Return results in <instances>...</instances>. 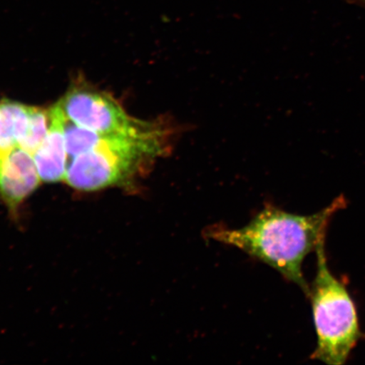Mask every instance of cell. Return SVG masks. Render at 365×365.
<instances>
[{
    "instance_id": "1",
    "label": "cell",
    "mask_w": 365,
    "mask_h": 365,
    "mask_svg": "<svg viewBox=\"0 0 365 365\" xmlns=\"http://www.w3.org/2000/svg\"><path fill=\"white\" fill-rule=\"evenodd\" d=\"M346 203L344 196L340 195L327 207L309 216L295 215L267 204L247 225L238 230L214 226L205 232V236L235 246L268 264L298 285L309 298L310 289L302 272L304 259L326 240L332 217Z\"/></svg>"
},
{
    "instance_id": "2",
    "label": "cell",
    "mask_w": 365,
    "mask_h": 365,
    "mask_svg": "<svg viewBox=\"0 0 365 365\" xmlns=\"http://www.w3.org/2000/svg\"><path fill=\"white\" fill-rule=\"evenodd\" d=\"M175 133L170 125L140 136L104 135L86 130L84 153L68 160L65 182L86 192L114 186L130 188L155 159L168 153Z\"/></svg>"
},
{
    "instance_id": "3",
    "label": "cell",
    "mask_w": 365,
    "mask_h": 365,
    "mask_svg": "<svg viewBox=\"0 0 365 365\" xmlns=\"http://www.w3.org/2000/svg\"><path fill=\"white\" fill-rule=\"evenodd\" d=\"M316 251L317 272L309 296L317 334V346L312 359L342 365L362 336L357 309L345 285L328 267L325 240Z\"/></svg>"
},
{
    "instance_id": "4",
    "label": "cell",
    "mask_w": 365,
    "mask_h": 365,
    "mask_svg": "<svg viewBox=\"0 0 365 365\" xmlns=\"http://www.w3.org/2000/svg\"><path fill=\"white\" fill-rule=\"evenodd\" d=\"M58 104L68 120L104 135H145L161 130L168 123L132 118L110 95L81 81Z\"/></svg>"
},
{
    "instance_id": "5",
    "label": "cell",
    "mask_w": 365,
    "mask_h": 365,
    "mask_svg": "<svg viewBox=\"0 0 365 365\" xmlns=\"http://www.w3.org/2000/svg\"><path fill=\"white\" fill-rule=\"evenodd\" d=\"M41 182L33 155L26 150L16 148L0 156V202L13 217Z\"/></svg>"
},
{
    "instance_id": "6",
    "label": "cell",
    "mask_w": 365,
    "mask_h": 365,
    "mask_svg": "<svg viewBox=\"0 0 365 365\" xmlns=\"http://www.w3.org/2000/svg\"><path fill=\"white\" fill-rule=\"evenodd\" d=\"M50 127L43 143L33 154L41 181H65L68 166L66 145V116L57 103L49 110Z\"/></svg>"
},
{
    "instance_id": "7",
    "label": "cell",
    "mask_w": 365,
    "mask_h": 365,
    "mask_svg": "<svg viewBox=\"0 0 365 365\" xmlns=\"http://www.w3.org/2000/svg\"><path fill=\"white\" fill-rule=\"evenodd\" d=\"M30 107L11 101L0 102V156L20 148L29 122Z\"/></svg>"
},
{
    "instance_id": "8",
    "label": "cell",
    "mask_w": 365,
    "mask_h": 365,
    "mask_svg": "<svg viewBox=\"0 0 365 365\" xmlns=\"http://www.w3.org/2000/svg\"><path fill=\"white\" fill-rule=\"evenodd\" d=\"M50 127L49 111L30 107L29 122L24 140L20 148L33 155L43 143Z\"/></svg>"
},
{
    "instance_id": "9",
    "label": "cell",
    "mask_w": 365,
    "mask_h": 365,
    "mask_svg": "<svg viewBox=\"0 0 365 365\" xmlns=\"http://www.w3.org/2000/svg\"><path fill=\"white\" fill-rule=\"evenodd\" d=\"M346 1L365 9V0H346Z\"/></svg>"
}]
</instances>
